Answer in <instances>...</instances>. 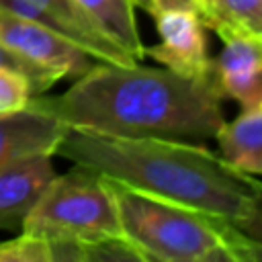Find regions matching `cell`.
I'll return each mask as SVG.
<instances>
[{"label": "cell", "mask_w": 262, "mask_h": 262, "mask_svg": "<svg viewBox=\"0 0 262 262\" xmlns=\"http://www.w3.org/2000/svg\"><path fill=\"white\" fill-rule=\"evenodd\" d=\"M223 96L213 78L196 80L168 68L102 63L57 96L33 102L70 129L131 139L205 143L225 123Z\"/></svg>", "instance_id": "6da1fadb"}, {"label": "cell", "mask_w": 262, "mask_h": 262, "mask_svg": "<svg viewBox=\"0 0 262 262\" xmlns=\"http://www.w3.org/2000/svg\"><path fill=\"white\" fill-rule=\"evenodd\" d=\"M53 156L225 221L239 219L262 194L256 176L231 168L203 143L113 137L68 127Z\"/></svg>", "instance_id": "7a4b0ae2"}, {"label": "cell", "mask_w": 262, "mask_h": 262, "mask_svg": "<svg viewBox=\"0 0 262 262\" xmlns=\"http://www.w3.org/2000/svg\"><path fill=\"white\" fill-rule=\"evenodd\" d=\"M125 239L145 262H258L250 242L225 219L106 178Z\"/></svg>", "instance_id": "3957f363"}, {"label": "cell", "mask_w": 262, "mask_h": 262, "mask_svg": "<svg viewBox=\"0 0 262 262\" xmlns=\"http://www.w3.org/2000/svg\"><path fill=\"white\" fill-rule=\"evenodd\" d=\"M20 231L45 239L72 242L123 235L115 196L104 176L78 164L63 174H55L25 217Z\"/></svg>", "instance_id": "277c9868"}, {"label": "cell", "mask_w": 262, "mask_h": 262, "mask_svg": "<svg viewBox=\"0 0 262 262\" xmlns=\"http://www.w3.org/2000/svg\"><path fill=\"white\" fill-rule=\"evenodd\" d=\"M0 41L25 59L53 70L63 78H80L98 63V59L68 37L4 10H0Z\"/></svg>", "instance_id": "5b68a950"}, {"label": "cell", "mask_w": 262, "mask_h": 262, "mask_svg": "<svg viewBox=\"0 0 262 262\" xmlns=\"http://www.w3.org/2000/svg\"><path fill=\"white\" fill-rule=\"evenodd\" d=\"M160 41L145 47V55L154 57L164 68L205 80L211 78V57L207 51L205 25L194 10H166L154 16Z\"/></svg>", "instance_id": "8992f818"}, {"label": "cell", "mask_w": 262, "mask_h": 262, "mask_svg": "<svg viewBox=\"0 0 262 262\" xmlns=\"http://www.w3.org/2000/svg\"><path fill=\"white\" fill-rule=\"evenodd\" d=\"M219 39L223 49L211 59L215 88L242 108L262 106V39L242 33H225Z\"/></svg>", "instance_id": "52a82bcc"}, {"label": "cell", "mask_w": 262, "mask_h": 262, "mask_svg": "<svg viewBox=\"0 0 262 262\" xmlns=\"http://www.w3.org/2000/svg\"><path fill=\"white\" fill-rule=\"evenodd\" d=\"M55 174L49 151L23 156L0 166V229H20Z\"/></svg>", "instance_id": "ba28073f"}, {"label": "cell", "mask_w": 262, "mask_h": 262, "mask_svg": "<svg viewBox=\"0 0 262 262\" xmlns=\"http://www.w3.org/2000/svg\"><path fill=\"white\" fill-rule=\"evenodd\" d=\"M66 129L59 119L37 106L33 98L27 108L0 115V166L39 151L53 154Z\"/></svg>", "instance_id": "9c48e42d"}, {"label": "cell", "mask_w": 262, "mask_h": 262, "mask_svg": "<svg viewBox=\"0 0 262 262\" xmlns=\"http://www.w3.org/2000/svg\"><path fill=\"white\" fill-rule=\"evenodd\" d=\"M45 12H49L53 18H57L70 39L82 47L86 53H90L94 59L102 63H137L135 57H131L125 49H121L115 41H111L94 23L92 18L78 6L76 0H31Z\"/></svg>", "instance_id": "30bf717a"}, {"label": "cell", "mask_w": 262, "mask_h": 262, "mask_svg": "<svg viewBox=\"0 0 262 262\" xmlns=\"http://www.w3.org/2000/svg\"><path fill=\"white\" fill-rule=\"evenodd\" d=\"M215 141L219 156L231 168L262 176V106L242 108V115L221 125Z\"/></svg>", "instance_id": "8fae6325"}, {"label": "cell", "mask_w": 262, "mask_h": 262, "mask_svg": "<svg viewBox=\"0 0 262 262\" xmlns=\"http://www.w3.org/2000/svg\"><path fill=\"white\" fill-rule=\"evenodd\" d=\"M78 6L92 18V23L121 49H125L137 61L145 55V45L141 41L135 4L133 0H76Z\"/></svg>", "instance_id": "7c38bea8"}, {"label": "cell", "mask_w": 262, "mask_h": 262, "mask_svg": "<svg viewBox=\"0 0 262 262\" xmlns=\"http://www.w3.org/2000/svg\"><path fill=\"white\" fill-rule=\"evenodd\" d=\"M201 20L217 37L242 33L262 39V0H201Z\"/></svg>", "instance_id": "4fadbf2b"}, {"label": "cell", "mask_w": 262, "mask_h": 262, "mask_svg": "<svg viewBox=\"0 0 262 262\" xmlns=\"http://www.w3.org/2000/svg\"><path fill=\"white\" fill-rule=\"evenodd\" d=\"M0 68H6L10 72H16V74L25 76L29 80L31 88H33V96L43 94L53 84H57L59 80H63L61 74H57L53 70H47V68H41V66H37L33 61L25 59L23 55H18L10 47H6L2 41H0Z\"/></svg>", "instance_id": "5bb4252c"}, {"label": "cell", "mask_w": 262, "mask_h": 262, "mask_svg": "<svg viewBox=\"0 0 262 262\" xmlns=\"http://www.w3.org/2000/svg\"><path fill=\"white\" fill-rule=\"evenodd\" d=\"M0 262H51V248L45 237L20 231L0 242Z\"/></svg>", "instance_id": "9a60e30c"}, {"label": "cell", "mask_w": 262, "mask_h": 262, "mask_svg": "<svg viewBox=\"0 0 262 262\" xmlns=\"http://www.w3.org/2000/svg\"><path fill=\"white\" fill-rule=\"evenodd\" d=\"M33 88L29 80L16 72L0 68V115H10L29 106Z\"/></svg>", "instance_id": "2e32d148"}, {"label": "cell", "mask_w": 262, "mask_h": 262, "mask_svg": "<svg viewBox=\"0 0 262 262\" xmlns=\"http://www.w3.org/2000/svg\"><path fill=\"white\" fill-rule=\"evenodd\" d=\"M235 231H239L250 246L256 250L258 258L262 260V194L252 203V207L235 221H229Z\"/></svg>", "instance_id": "e0dca14e"}, {"label": "cell", "mask_w": 262, "mask_h": 262, "mask_svg": "<svg viewBox=\"0 0 262 262\" xmlns=\"http://www.w3.org/2000/svg\"><path fill=\"white\" fill-rule=\"evenodd\" d=\"M135 6L145 10L147 14L156 16L166 10H194L201 16V0H133Z\"/></svg>", "instance_id": "ac0fdd59"}]
</instances>
